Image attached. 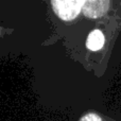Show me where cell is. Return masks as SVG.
<instances>
[{"mask_svg": "<svg viewBox=\"0 0 121 121\" xmlns=\"http://www.w3.org/2000/svg\"><path fill=\"white\" fill-rule=\"evenodd\" d=\"M80 121H103L102 118L96 113H87L80 119Z\"/></svg>", "mask_w": 121, "mask_h": 121, "instance_id": "277c9868", "label": "cell"}, {"mask_svg": "<svg viewBox=\"0 0 121 121\" xmlns=\"http://www.w3.org/2000/svg\"><path fill=\"white\" fill-rule=\"evenodd\" d=\"M109 5L108 0H87L82 12L88 18H99L107 12Z\"/></svg>", "mask_w": 121, "mask_h": 121, "instance_id": "7a4b0ae2", "label": "cell"}, {"mask_svg": "<svg viewBox=\"0 0 121 121\" xmlns=\"http://www.w3.org/2000/svg\"><path fill=\"white\" fill-rule=\"evenodd\" d=\"M86 1L84 0H71V1H51L53 11L62 20H73L83 10Z\"/></svg>", "mask_w": 121, "mask_h": 121, "instance_id": "6da1fadb", "label": "cell"}, {"mask_svg": "<svg viewBox=\"0 0 121 121\" xmlns=\"http://www.w3.org/2000/svg\"><path fill=\"white\" fill-rule=\"evenodd\" d=\"M104 45V35L100 30H94L90 32V34L87 37V42H86V46L89 50L97 51L100 50Z\"/></svg>", "mask_w": 121, "mask_h": 121, "instance_id": "3957f363", "label": "cell"}]
</instances>
